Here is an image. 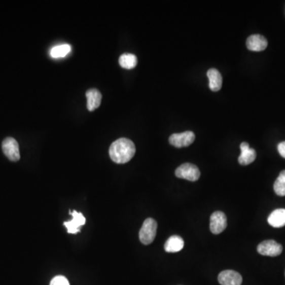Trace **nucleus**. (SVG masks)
I'll return each mask as SVG.
<instances>
[{"instance_id": "f257e3e1", "label": "nucleus", "mask_w": 285, "mask_h": 285, "mask_svg": "<svg viewBox=\"0 0 285 285\" xmlns=\"http://www.w3.org/2000/svg\"><path fill=\"white\" fill-rule=\"evenodd\" d=\"M109 153L114 163L124 164L129 162L135 155V145L130 139L121 138L113 142Z\"/></svg>"}, {"instance_id": "f03ea898", "label": "nucleus", "mask_w": 285, "mask_h": 285, "mask_svg": "<svg viewBox=\"0 0 285 285\" xmlns=\"http://www.w3.org/2000/svg\"><path fill=\"white\" fill-rule=\"evenodd\" d=\"M157 222L154 219L148 218L145 220L139 231V240L145 245H149L155 240L157 233Z\"/></svg>"}, {"instance_id": "7ed1b4c3", "label": "nucleus", "mask_w": 285, "mask_h": 285, "mask_svg": "<svg viewBox=\"0 0 285 285\" xmlns=\"http://www.w3.org/2000/svg\"><path fill=\"white\" fill-rule=\"evenodd\" d=\"M175 175L179 179L196 182L200 179V171L195 165L187 163L181 165L176 169Z\"/></svg>"}, {"instance_id": "20e7f679", "label": "nucleus", "mask_w": 285, "mask_h": 285, "mask_svg": "<svg viewBox=\"0 0 285 285\" xmlns=\"http://www.w3.org/2000/svg\"><path fill=\"white\" fill-rule=\"evenodd\" d=\"M195 140V134L191 131L182 132V133H175L170 135L169 138V142L172 146L175 148H185L190 146Z\"/></svg>"}, {"instance_id": "39448f33", "label": "nucleus", "mask_w": 285, "mask_h": 285, "mask_svg": "<svg viewBox=\"0 0 285 285\" xmlns=\"http://www.w3.org/2000/svg\"><path fill=\"white\" fill-rule=\"evenodd\" d=\"M3 152L6 156L13 162H17L20 159V152L18 142L14 138H6L2 144Z\"/></svg>"}, {"instance_id": "423d86ee", "label": "nucleus", "mask_w": 285, "mask_h": 285, "mask_svg": "<svg viewBox=\"0 0 285 285\" xmlns=\"http://www.w3.org/2000/svg\"><path fill=\"white\" fill-rule=\"evenodd\" d=\"M282 251V245L274 240H265L258 245V252L263 256H279Z\"/></svg>"}, {"instance_id": "0eeeda50", "label": "nucleus", "mask_w": 285, "mask_h": 285, "mask_svg": "<svg viewBox=\"0 0 285 285\" xmlns=\"http://www.w3.org/2000/svg\"><path fill=\"white\" fill-rule=\"evenodd\" d=\"M228 220L223 211H215L210 218V230L214 235H219L227 228Z\"/></svg>"}, {"instance_id": "6e6552de", "label": "nucleus", "mask_w": 285, "mask_h": 285, "mask_svg": "<svg viewBox=\"0 0 285 285\" xmlns=\"http://www.w3.org/2000/svg\"><path fill=\"white\" fill-rule=\"evenodd\" d=\"M70 213L73 216V220L63 223V224L67 228L68 234H77L80 232L82 226L86 224V218L82 212H78L76 210L70 211Z\"/></svg>"}, {"instance_id": "1a4fd4ad", "label": "nucleus", "mask_w": 285, "mask_h": 285, "mask_svg": "<svg viewBox=\"0 0 285 285\" xmlns=\"http://www.w3.org/2000/svg\"><path fill=\"white\" fill-rule=\"evenodd\" d=\"M218 280L221 285H241L242 277L236 271L224 270L219 274Z\"/></svg>"}, {"instance_id": "9d476101", "label": "nucleus", "mask_w": 285, "mask_h": 285, "mask_svg": "<svg viewBox=\"0 0 285 285\" xmlns=\"http://www.w3.org/2000/svg\"><path fill=\"white\" fill-rule=\"evenodd\" d=\"M241 155L238 157V163L242 166H247L252 163L257 157L255 149L250 148L248 142H243L240 145Z\"/></svg>"}, {"instance_id": "9b49d317", "label": "nucleus", "mask_w": 285, "mask_h": 285, "mask_svg": "<svg viewBox=\"0 0 285 285\" xmlns=\"http://www.w3.org/2000/svg\"><path fill=\"white\" fill-rule=\"evenodd\" d=\"M246 46L249 50L261 52L267 48L268 41L262 35H251L246 40Z\"/></svg>"}, {"instance_id": "f8f14e48", "label": "nucleus", "mask_w": 285, "mask_h": 285, "mask_svg": "<svg viewBox=\"0 0 285 285\" xmlns=\"http://www.w3.org/2000/svg\"><path fill=\"white\" fill-rule=\"evenodd\" d=\"M87 96V107L89 111H94L101 105V94L97 89H90L86 93Z\"/></svg>"}, {"instance_id": "ddd939ff", "label": "nucleus", "mask_w": 285, "mask_h": 285, "mask_svg": "<svg viewBox=\"0 0 285 285\" xmlns=\"http://www.w3.org/2000/svg\"><path fill=\"white\" fill-rule=\"evenodd\" d=\"M185 242L179 235H173L165 242L164 250L167 253H177L184 248Z\"/></svg>"}, {"instance_id": "4468645a", "label": "nucleus", "mask_w": 285, "mask_h": 285, "mask_svg": "<svg viewBox=\"0 0 285 285\" xmlns=\"http://www.w3.org/2000/svg\"><path fill=\"white\" fill-rule=\"evenodd\" d=\"M208 80H209V87L212 91H219L222 87L223 79L217 69L211 68L207 73Z\"/></svg>"}, {"instance_id": "2eb2a0df", "label": "nucleus", "mask_w": 285, "mask_h": 285, "mask_svg": "<svg viewBox=\"0 0 285 285\" xmlns=\"http://www.w3.org/2000/svg\"><path fill=\"white\" fill-rule=\"evenodd\" d=\"M268 223L273 228H282L285 226L284 208L274 210L268 217Z\"/></svg>"}, {"instance_id": "dca6fc26", "label": "nucleus", "mask_w": 285, "mask_h": 285, "mask_svg": "<svg viewBox=\"0 0 285 285\" xmlns=\"http://www.w3.org/2000/svg\"><path fill=\"white\" fill-rule=\"evenodd\" d=\"M119 63L123 68L132 69L137 64V57L131 53H125L120 56Z\"/></svg>"}, {"instance_id": "f3484780", "label": "nucleus", "mask_w": 285, "mask_h": 285, "mask_svg": "<svg viewBox=\"0 0 285 285\" xmlns=\"http://www.w3.org/2000/svg\"><path fill=\"white\" fill-rule=\"evenodd\" d=\"M72 50V47L70 45H61L55 46L53 49H51L50 55L53 58L64 57L67 56Z\"/></svg>"}, {"instance_id": "a211bd4d", "label": "nucleus", "mask_w": 285, "mask_h": 285, "mask_svg": "<svg viewBox=\"0 0 285 285\" xmlns=\"http://www.w3.org/2000/svg\"><path fill=\"white\" fill-rule=\"evenodd\" d=\"M273 190L276 195L280 197H284L285 196V170L280 172V174L276 179L275 182L274 186H273Z\"/></svg>"}, {"instance_id": "6ab92c4d", "label": "nucleus", "mask_w": 285, "mask_h": 285, "mask_svg": "<svg viewBox=\"0 0 285 285\" xmlns=\"http://www.w3.org/2000/svg\"><path fill=\"white\" fill-rule=\"evenodd\" d=\"M50 285H70V283L65 276H56L51 280Z\"/></svg>"}, {"instance_id": "aec40b11", "label": "nucleus", "mask_w": 285, "mask_h": 285, "mask_svg": "<svg viewBox=\"0 0 285 285\" xmlns=\"http://www.w3.org/2000/svg\"><path fill=\"white\" fill-rule=\"evenodd\" d=\"M278 152L281 155L282 157L285 159V141L280 142L277 147Z\"/></svg>"}]
</instances>
